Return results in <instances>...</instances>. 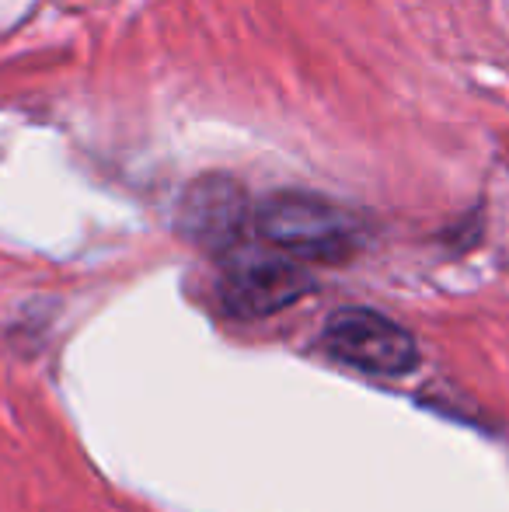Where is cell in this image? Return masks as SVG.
Here are the masks:
<instances>
[{"mask_svg": "<svg viewBox=\"0 0 509 512\" xmlns=\"http://www.w3.org/2000/svg\"><path fill=\"white\" fill-rule=\"evenodd\" d=\"M255 227L276 251L307 262H349L367 244V227L332 199L276 192L255 213Z\"/></svg>", "mask_w": 509, "mask_h": 512, "instance_id": "1", "label": "cell"}, {"mask_svg": "<svg viewBox=\"0 0 509 512\" xmlns=\"http://www.w3.org/2000/svg\"><path fill=\"white\" fill-rule=\"evenodd\" d=\"M325 349L374 377H405L419 366V345L401 324L367 307L335 310L325 324Z\"/></svg>", "mask_w": 509, "mask_h": 512, "instance_id": "2", "label": "cell"}, {"mask_svg": "<svg viewBox=\"0 0 509 512\" xmlns=\"http://www.w3.org/2000/svg\"><path fill=\"white\" fill-rule=\"evenodd\" d=\"M252 227V203L241 182L227 175H206L185 189L178 203V234L196 248L234 255Z\"/></svg>", "mask_w": 509, "mask_h": 512, "instance_id": "3", "label": "cell"}, {"mask_svg": "<svg viewBox=\"0 0 509 512\" xmlns=\"http://www.w3.org/2000/svg\"><path fill=\"white\" fill-rule=\"evenodd\" d=\"M314 290V279L290 258L255 255L241 251L231 255L220 276V304L234 317H265L297 304Z\"/></svg>", "mask_w": 509, "mask_h": 512, "instance_id": "4", "label": "cell"}]
</instances>
